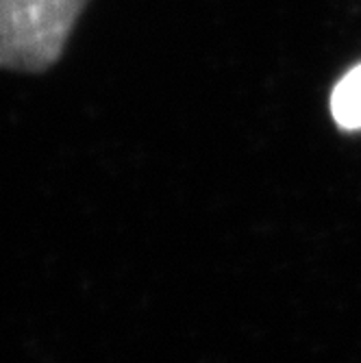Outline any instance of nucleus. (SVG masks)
Instances as JSON below:
<instances>
[{"label":"nucleus","instance_id":"nucleus-1","mask_svg":"<svg viewBox=\"0 0 361 363\" xmlns=\"http://www.w3.org/2000/svg\"><path fill=\"white\" fill-rule=\"evenodd\" d=\"M89 0H0V68L44 72L59 61Z\"/></svg>","mask_w":361,"mask_h":363},{"label":"nucleus","instance_id":"nucleus-2","mask_svg":"<svg viewBox=\"0 0 361 363\" xmlns=\"http://www.w3.org/2000/svg\"><path fill=\"white\" fill-rule=\"evenodd\" d=\"M331 111L342 128H361V65L350 70L333 89Z\"/></svg>","mask_w":361,"mask_h":363}]
</instances>
